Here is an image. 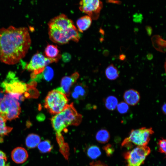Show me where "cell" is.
<instances>
[{
	"mask_svg": "<svg viewBox=\"0 0 166 166\" xmlns=\"http://www.w3.org/2000/svg\"><path fill=\"white\" fill-rule=\"evenodd\" d=\"M31 43L26 27L0 28V61L9 65L17 63L25 56Z\"/></svg>",
	"mask_w": 166,
	"mask_h": 166,
	"instance_id": "6da1fadb",
	"label": "cell"
},
{
	"mask_svg": "<svg viewBox=\"0 0 166 166\" xmlns=\"http://www.w3.org/2000/svg\"><path fill=\"white\" fill-rule=\"evenodd\" d=\"M82 120V116L74 108L73 103L68 105L60 113L51 119V123L56 134L57 139L62 137L61 132L70 125H78Z\"/></svg>",
	"mask_w": 166,
	"mask_h": 166,
	"instance_id": "7a4b0ae2",
	"label": "cell"
},
{
	"mask_svg": "<svg viewBox=\"0 0 166 166\" xmlns=\"http://www.w3.org/2000/svg\"><path fill=\"white\" fill-rule=\"evenodd\" d=\"M67 96L58 88L49 92L45 100L44 107L52 114H57L68 105Z\"/></svg>",
	"mask_w": 166,
	"mask_h": 166,
	"instance_id": "3957f363",
	"label": "cell"
},
{
	"mask_svg": "<svg viewBox=\"0 0 166 166\" xmlns=\"http://www.w3.org/2000/svg\"><path fill=\"white\" fill-rule=\"evenodd\" d=\"M154 133L152 128L142 127L132 129L128 137L125 138L121 145L122 147L132 148L133 145H147L150 140V136Z\"/></svg>",
	"mask_w": 166,
	"mask_h": 166,
	"instance_id": "277c9868",
	"label": "cell"
},
{
	"mask_svg": "<svg viewBox=\"0 0 166 166\" xmlns=\"http://www.w3.org/2000/svg\"><path fill=\"white\" fill-rule=\"evenodd\" d=\"M48 34L51 41L59 44L67 43L71 40L77 42L80 38L78 30L74 25L64 30L49 28Z\"/></svg>",
	"mask_w": 166,
	"mask_h": 166,
	"instance_id": "5b68a950",
	"label": "cell"
},
{
	"mask_svg": "<svg viewBox=\"0 0 166 166\" xmlns=\"http://www.w3.org/2000/svg\"><path fill=\"white\" fill-rule=\"evenodd\" d=\"M20 104L8 93L0 103V114L6 120L11 121L18 117L21 112Z\"/></svg>",
	"mask_w": 166,
	"mask_h": 166,
	"instance_id": "8992f818",
	"label": "cell"
},
{
	"mask_svg": "<svg viewBox=\"0 0 166 166\" xmlns=\"http://www.w3.org/2000/svg\"><path fill=\"white\" fill-rule=\"evenodd\" d=\"M54 62H57L54 60L47 58L40 53H37L33 56L26 65V69L32 72L31 79L34 81L38 75L42 73L47 65Z\"/></svg>",
	"mask_w": 166,
	"mask_h": 166,
	"instance_id": "52a82bcc",
	"label": "cell"
},
{
	"mask_svg": "<svg viewBox=\"0 0 166 166\" xmlns=\"http://www.w3.org/2000/svg\"><path fill=\"white\" fill-rule=\"evenodd\" d=\"M150 152L149 147L146 145L137 146L132 150L126 152L124 154L127 163L126 166H140L144 163Z\"/></svg>",
	"mask_w": 166,
	"mask_h": 166,
	"instance_id": "ba28073f",
	"label": "cell"
},
{
	"mask_svg": "<svg viewBox=\"0 0 166 166\" xmlns=\"http://www.w3.org/2000/svg\"><path fill=\"white\" fill-rule=\"evenodd\" d=\"M4 91L7 93H24L27 90V84L19 80L15 73L9 72L6 79L1 83Z\"/></svg>",
	"mask_w": 166,
	"mask_h": 166,
	"instance_id": "9c48e42d",
	"label": "cell"
},
{
	"mask_svg": "<svg viewBox=\"0 0 166 166\" xmlns=\"http://www.w3.org/2000/svg\"><path fill=\"white\" fill-rule=\"evenodd\" d=\"M103 4L100 0H81L79 9L92 19L96 20L99 16Z\"/></svg>",
	"mask_w": 166,
	"mask_h": 166,
	"instance_id": "30bf717a",
	"label": "cell"
},
{
	"mask_svg": "<svg viewBox=\"0 0 166 166\" xmlns=\"http://www.w3.org/2000/svg\"><path fill=\"white\" fill-rule=\"evenodd\" d=\"M49 28L59 30H66L74 25L73 22L64 14H60L51 19L48 23Z\"/></svg>",
	"mask_w": 166,
	"mask_h": 166,
	"instance_id": "8fae6325",
	"label": "cell"
},
{
	"mask_svg": "<svg viewBox=\"0 0 166 166\" xmlns=\"http://www.w3.org/2000/svg\"><path fill=\"white\" fill-rule=\"evenodd\" d=\"M79 76L77 72H75L69 76L63 77L61 81L60 89L67 96L70 94V89L72 85L76 82Z\"/></svg>",
	"mask_w": 166,
	"mask_h": 166,
	"instance_id": "7c38bea8",
	"label": "cell"
},
{
	"mask_svg": "<svg viewBox=\"0 0 166 166\" xmlns=\"http://www.w3.org/2000/svg\"><path fill=\"white\" fill-rule=\"evenodd\" d=\"M123 97L124 102L128 105L131 106L136 105L140 98L139 92L133 89L126 90L124 93Z\"/></svg>",
	"mask_w": 166,
	"mask_h": 166,
	"instance_id": "4fadbf2b",
	"label": "cell"
},
{
	"mask_svg": "<svg viewBox=\"0 0 166 166\" xmlns=\"http://www.w3.org/2000/svg\"><path fill=\"white\" fill-rule=\"evenodd\" d=\"M11 157L13 160L17 164H22L27 160L28 155L26 150L22 147H17L12 151Z\"/></svg>",
	"mask_w": 166,
	"mask_h": 166,
	"instance_id": "5bb4252c",
	"label": "cell"
},
{
	"mask_svg": "<svg viewBox=\"0 0 166 166\" xmlns=\"http://www.w3.org/2000/svg\"><path fill=\"white\" fill-rule=\"evenodd\" d=\"M44 53L47 58L55 60L57 62L61 57L59 50L56 45L48 44L45 48Z\"/></svg>",
	"mask_w": 166,
	"mask_h": 166,
	"instance_id": "9a60e30c",
	"label": "cell"
},
{
	"mask_svg": "<svg viewBox=\"0 0 166 166\" xmlns=\"http://www.w3.org/2000/svg\"><path fill=\"white\" fill-rule=\"evenodd\" d=\"M87 93V89L85 85L80 83L77 84L74 87L71 94L73 99L77 100L84 98Z\"/></svg>",
	"mask_w": 166,
	"mask_h": 166,
	"instance_id": "2e32d148",
	"label": "cell"
},
{
	"mask_svg": "<svg viewBox=\"0 0 166 166\" xmlns=\"http://www.w3.org/2000/svg\"><path fill=\"white\" fill-rule=\"evenodd\" d=\"M92 19L88 15L81 17L76 22L77 30L80 32H83L87 30L90 26Z\"/></svg>",
	"mask_w": 166,
	"mask_h": 166,
	"instance_id": "e0dca14e",
	"label": "cell"
},
{
	"mask_svg": "<svg viewBox=\"0 0 166 166\" xmlns=\"http://www.w3.org/2000/svg\"><path fill=\"white\" fill-rule=\"evenodd\" d=\"M41 141L40 136L36 134H30L26 139V144L29 148H33L38 146Z\"/></svg>",
	"mask_w": 166,
	"mask_h": 166,
	"instance_id": "ac0fdd59",
	"label": "cell"
},
{
	"mask_svg": "<svg viewBox=\"0 0 166 166\" xmlns=\"http://www.w3.org/2000/svg\"><path fill=\"white\" fill-rule=\"evenodd\" d=\"M105 73L107 78L110 80H115L119 76L118 70L112 64L107 66L105 70Z\"/></svg>",
	"mask_w": 166,
	"mask_h": 166,
	"instance_id": "d6986e66",
	"label": "cell"
},
{
	"mask_svg": "<svg viewBox=\"0 0 166 166\" xmlns=\"http://www.w3.org/2000/svg\"><path fill=\"white\" fill-rule=\"evenodd\" d=\"M152 42L154 47L156 50L164 52L165 51L166 41L159 35H156L152 38Z\"/></svg>",
	"mask_w": 166,
	"mask_h": 166,
	"instance_id": "ffe728a7",
	"label": "cell"
},
{
	"mask_svg": "<svg viewBox=\"0 0 166 166\" xmlns=\"http://www.w3.org/2000/svg\"><path fill=\"white\" fill-rule=\"evenodd\" d=\"M95 138L99 142L105 144L108 142L109 140L110 134L107 130L102 129L97 132L95 136Z\"/></svg>",
	"mask_w": 166,
	"mask_h": 166,
	"instance_id": "44dd1931",
	"label": "cell"
},
{
	"mask_svg": "<svg viewBox=\"0 0 166 166\" xmlns=\"http://www.w3.org/2000/svg\"><path fill=\"white\" fill-rule=\"evenodd\" d=\"M104 103L106 108L110 111L115 110L118 103L117 98L112 95L107 97L104 100Z\"/></svg>",
	"mask_w": 166,
	"mask_h": 166,
	"instance_id": "7402d4cb",
	"label": "cell"
},
{
	"mask_svg": "<svg viewBox=\"0 0 166 166\" xmlns=\"http://www.w3.org/2000/svg\"><path fill=\"white\" fill-rule=\"evenodd\" d=\"M87 156L90 158L95 159L99 157L101 154L100 148L95 145H91L88 147L86 150Z\"/></svg>",
	"mask_w": 166,
	"mask_h": 166,
	"instance_id": "603a6c76",
	"label": "cell"
},
{
	"mask_svg": "<svg viewBox=\"0 0 166 166\" xmlns=\"http://www.w3.org/2000/svg\"><path fill=\"white\" fill-rule=\"evenodd\" d=\"M38 147L40 152L45 153L50 152L53 148V146L50 141L46 140L40 142Z\"/></svg>",
	"mask_w": 166,
	"mask_h": 166,
	"instance_id": "cb8c5ba5",
	"label": "cell"
},
{
	"mask_svg": "<svg viewBox=\"0 0 166 166\" xmlns=\"http://www.w3.org/2000/svg\"><path fill=\"white\" fill-rule=\"evenodd\" d=\"M6 121L0 114V135H6L12 130V128L6 125Z\"/></svg>",
	"mask_w": 166,
	"mask_h": 166,
	"instance_id": "d4e9b609",
	"label": "cell"
},
{
	"mask_svg": "<svg viewBox=\"0 0 166 166\" xmlns=\"http://www.w3.org/2000/svg\"><path fill=\"white\" fill-rule=\"evenodd\" d=\"M42 76V77L47 81H49L53 78L54 76V71L50 67L46 66L43 72Z\"/></svg>",
	"mask_w": 166,
	"mask_h": 166,
	"instance_id": "484cf974",
	"label": "cell"
},
{
	"mask_svg": "<svg viewBox=\"0 0 166 166\" xmlns=\"http://www.w3.org/2000/svg\"><path fill=\"white\" fill-rule=\"evenodd\" d=\"M117 108L118 111L120 113L123 114L128 111L129 107L128 105L125 102H121L118 103Z\"/></svg>",
	"mask_w": 166,
	"mask_h": 166,
	"instance_id": "4316f807",
	"label": "cell"
},
{
	"mask_svg": "<svg viewBox=\"0 0 166 166\" xmlns=\"http://www.w3.org/2000/svg\"><path fill=\"white\" fill-rule=\"evenodd\" d=\"M159 151L161 153L166 154V139L161 138L159 139L158 143Z\"/></svg>",
	"mask_w": 166,
	"mask_h": 166,
	"instance_id": "83f0119b",
	"label": "cell"
},
{
	"mask_svg": "<svg viewBox=\"0 0 166 166\" xmlns=\"http://www.w3.org/2000/svg\"><path fill=\"white\" fill-rule=\"evenodd\" d=\"M7 158L6 154L0 150V166H10L7 163Z\"/></svg>",
	"mask_w": 166,
	"mask_h": 166,
	"instance_id": "f1b7e54d",
	"label": "cell"
},
{
	"mask_svg": "<svg viewBox=\"0 0 166 166\" xmlns=\"http://www.w3.org/2000/svg\"><path fill=\"white\" fill-rule=\"evenodd\" d=\"M103 149L105 152L108 156H110L114 152V149L111 147V145L108 144L105 146Z\"/></svg>",
	"mask_w": 166,
	"mask_h": 166,
	"instance_id": "f546056e",
	"label": "cell"
},
{
	"mask_svg": "<svg viewBox=\"0 0 166 166\" xmlns=\"http://www.w3.org/2000/svg\"><path fill=\"white\" fill-rule=\"evenodd\" d=\"M62 61L65 62H67L69 61L71 59V56L70 54L67 53H64L61 55V57Z\"/></svg>",
	"mask_w": 166,
	"mask_h": 166,
	"instance_id": "4dcf8cb0",
	"label": "cell"
},
{
	"mask_svg": "<svg viewBox=\"0 0 166 166\" xmlns=\"http://www.w3.org/2000/svg\"><path fill=\"white\" fill-rule=\"evenodd\" d=\"M89 166H108L105 164L100 161H93L89 164Z\"/></svg>",
	"mask_w": 166,
	"mask_h": 166,
	"instance_id": "1f68e13d",
	"label": "cell"
},
{
	"mask_svg": "<svg viewBox=\"0 0 166 166\" xmlns=\"http://www.w3.org/2000/svg\"><path fill=\"white\" fill-rule=\"evenodd\" d=\"M143 19L141 14H136L133 16V21L137 23H141Z\"/></svg>",
	"mask_w": 166,
	"mask_h": 166,
	"instance_id": "d6a6232c",
	"label": "cell"
},
{
	"mask_svg": "<svg viewBox=\"0 0 166 166\" xmlns=\"http://www.w3.org/2000/svg\"><path fill=\"white\" fill-rule=\"evenodd\" d=\"M147 33L149 36L151 35L152 32V27L149 26H146L145 28Z\"/></svg>",
	"mask_w": 166,
	"mask_h": 166,
	"instance_id": "836d02e7",
	"label": "cell"
},
{
	"mask_svg": "<svg viewBox=\"0 0 166 166\" xmlns=\"http://www.w3.org/2000/svg\"><path fill=\"white\" fill-rule=\"evenodd\" d=\"M146 57L148 60H151L153 58V55L152 53H148Z\"/></svg>",
	"mask_w": 166,
	"mask_h": 166,
	"instance_id": "e575fe53",
	"label": "cell"
},
{
	"mask_svg": "<svg viewBox=\"0 0 166 166\" xmlns=\"http://www.w3.org/2000/svg\"><path fill=\"white\" fill-rule=\"evenodd\" d=\"M166 104L164 103L163 105L161 108L162 112L164 115H165L166 114Z\"/></svg>",
	"mask_w": 166,
	"mask_h": 166,
	"instance_id": "d590c367",
	"label": "cell"
},
{
	"mask_svg": "<svg viewBox=\"0 0 166 166\" xmlns=\"http://www.w3.org/2000/svg\"><path fill=\"white\" fill-rule=\"evenodd\" d=\"M126 56L123 54H121L119 55V58L121 61H123L125 59Z\"/></svg>",
	"mask_w": 166,
	"mask_h": 166,
	"instance_id": "8d00e7d4",
	"label": "cell"
},
{
	"mask_svg": "<svg viewBox=\"0 0 166 166\" xmlns=\"http://www.w3.org/2000/svg\"><path fill=\"white\" fill-rule=\"evenodd\" d=\"M4 96L3 92L0 89V103Z\"/></svg>",
	"mask_w": 166,
	"mask_h": 166,
	"instance_id": "74e56055",
	"label": "cell"
}]
</instances>
